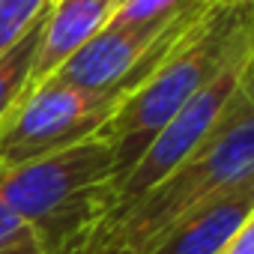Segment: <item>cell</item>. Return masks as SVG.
Masks as SVG:
<instances>
[{
  "instance_id": "cell-1",
  "label": "cell",
  "mask_w": 254,
  "mask_h": 254,
  "mask_svg": "<svg viewBox=\"0 0 254 254\" xmlns=\"http://www.w3.org/2000/svg\"><path fill=\"white\" fill-rule=\"evenodd\" d=\"M0 197L42 254H90L117 209V159L105 135L0 171Z\"/></svg>"
},
{
  "instance_id": "cell-2",
  "label": "cell",
  "mask_w": 254,
  "mask_h": 254,
  "mask_svg": "<svg viewBox=\"0 0 254 254\" xmlns=\"http://www.w3.org/2000/svg\"><path fill=\"white\" fill-rule=\"evenodd\" d=\"M251 39L254 12L203 3L194 21L123 96L105 129L99 132L114 147L117 186L150 147V141L165 129V123L186 102H191L215 78V72Z\"/></svg>"
},
{
  "instance_id": "cell-3",
  "label": "cell",
  "mask_w": 254,
  "mask_h": 254,
  "mask_svg": "<svg viewBox=\"0 0 254 254\" xmlns=\"http://www.w3.org/2000/svg\"><path fill=\"white\" fill-rule=\"evenodd\" d=\"M254 180V54L248 69L197 150L174 168L144 197L114 212L99 239L117 242L132 254H147L174 224L215 197Z\"/></svg>"
},
{
  "instance_id": "cell-4",
  "label": "cell",
  "mask_w": 254,
  "mask_h": 254,
  "mask_svg": "<svg viewBox=\"0 0 254 254\" xmlns=\"http://www.w3.org/2000/svg\"><path fill=\"white\" fill-rule=\"evenodd\" d=\"M123 96V90L87 93L54 78L27 87L0 123V171L99 135Z\"/></svg>"
},
{
  "instance_id": "cell-5",
  "label": "cell",
  "mask_w": 254,
  "mask_h": 254,
  "mask_svg": "<svg viewBox=\"0 0 254 254\" xmlns=\"http://www.w3.org/2000/svg\"><path fill=\"white\" fill-rule=\"evenodd\" d=\"M251 54H254V39L248 45H242L215 72V78L165 123V129L150 141V147L141 153V159L132 165V171L120 180L114 212H120L129 203H135L138 197H144L150 189H156L174 168H180L197 150V144L215 129V123L227 111V105H230V99H233V93L248 69Z\"/></svg>"
},
{
  "instance_id": "cell-6",
  "label": "cell",
  "mask_w": 254,
  "mask_h": 254,
  "mask_svg": "<svg viewBox=\"0 0 254 254\" xmlns=\"http://www.w3.org/2000/svg\"><path fill=\"white\" fill-rule=\"evenodd\" d=\"M203 9V0L165 24H135V27H114L105 24L81 51H75L51 78L87 93H129L150 66L171 48V42L194 21Z\"/></svg>"
},
{
  "instance_id": "cell-7",
  "label": "cell",
  "mask_w": 254,
  "mask_h": 254,
  "mask_svg": "<svg viewBox=\"0 0 254 254\" xmlns=\"http://www.w3.org/2000/svg\"><path fill=\"white\" fill-rule=\"evenodd\" d=\"M114 0H54L45 12L30 84L48 81L75 51H81L114 15Z\"/></svg>"
},
{
  "instance_id": "cell-8",
  "label": "cell",
  "mask_w": 254,
  "mask_h": 254,
  "mask_svg": "<svg viewBox=\"0 0 254 254\" xmlns=\"http://www.w3.org/2000/svg\"><path fill=\"white\" fill-rule=\"evenodd\" d=\"M251 215H254V180L186 215L147 254H218Z\"/></svg>"
},
{
  "instance_id": "cell-9",
  "label": "cell",
  "mask_w": 254,
  "mask_h": 254,
  "mask_svg": "<svg viewBox=\"0 0 254 254\" xmlns=\"http://www.w3.org/2000/svg\"><path fill=\"white\" fill-rule=\"evenodd\" d=\"M42 21L33 24L12 48H6L3 54H0V123H3V117L9 114V108L21 99V93L30 84L33 60H36V51H39Z\"/></svg>"
},
{
  "instance_id": "cell-10",
  "label": "cell",
  "mask_w": 254,
  "mask_h": 254,
  "mask_svg": "<svg viewBox=\"0 0 254 254\" xmlns=\"http://www.w3.org/2000/svg\"><path fill=\"white\" fill-rule=\"evenodd\" d=\"M197 0H123L114 9L111 21L114 27H135V24H165L177 15L189 12Z\"/></svg>"
},
{
  "instance_id": "cell-11",
  "label": "cell",
  "mask_w": 254,
  "mask_h": 254,
  "mask_svg": "<svg viewBox=\"0 0 254 254\" xmlns=\"http://www.w3.org/2000/svg\"><path fill=\"white\" fill-rule=\"evenodd\" d=\"M51 0H0V54L45 18Z\"/></svg>"
},
{
  "instance_id": "cell-12",
  "label": "cell",
  "mask_w": 254,
  "mask_h": 254,
  "mask_svg": "<svg viewBox=\"0 0 254 254\" xmlns=\"http://www.w3.org/2000/svg\"><path fill=\"white\" fill-rule=\"evenodd\" d=\"M36 242L30 227L6 206V200L0 197V251H9V248H21V245H30Z\"/></svg>"
},
{
  "instance_id": "cell-13",
  "label": "cell",
  "mask_w": 254,
  "mask_h": 254,
  "mask_svg": "<svg viewBox=\"0 0 254 254\" xmlns=\"http://www.w3.org/2000/svg\"><path fill=\"white\" fill-rule=\"evenodd\" d=\"M218 254H254V215L227 239V245Z\"/></svg>"
},
{
  "instance_id": "cell-14",
  "label": "cell",
  "mask_w": 254,
  "mask_h": 254,
  "mask_svg": "<svg viewBox=\"0 0 254 254\" xmlns=\"http://www.w3.org/2000/svg\"><path fill=\"white\" fill-rule=\"evenodd\" d=\"M209 6H224V9H242V12H254V0H203Z\"/></svg>"
},
{
  "instance_id": "cell-15",
  "label": "cell",
  "mask_w": 254,
  "mask_h": 254,
  "mask_svg": "<svg viewBox=\"0 0 254 254\" xmlns=\"http://www.w3.org/2000/svg\"><path fill=\"white\" fill-rule=\"evenodd\" d=\"M90 254H132L129 248H123V245H117V242H108V239H99L96 245H93V251Z\"/></svg>"
},
{
  "instance_id": "cell-16",
  "label": "cell",
  "mask_w": 254,
  "mask_h": 254,
  "mask_svg": "<svg viewBox=\"0 0 254 254\" xmlns=\"http://www.w3.org/2000/svg\"><path fill=\"white\" fill-rule=\"evenodd\" d=\"M0 254H42V251H39V245H36V242H30V245H21V248H9V251H0Z\"/></svg>"
},
{
  "instance_id": "cell-17",
  "label": "cell",
  "mask_w": 254,
  "mask_h": 254,
  "mask_svg": "<svg viewBox=\"0 0 254 254\" xmlns=\"http://www.w3.org/2000/svg\"><path fill=\"white\" fill-rule=\"evenodd\" d=\"M114 3H117V6H120V3H123V0H114Z\"/></svg>"
},
{
  "instance_id": "cell-18",
  "label": "cell",
  "mask_w": 254,
  "mask_h": 254,
  "mask_svg": "<svg viewBox=\"0 0 254 254\" xmlns=\"http://www.w3.org/2000/svg\"><path fill=\"white\" fill-rule=\"evenodd\" d=\"M51 3H54V0H51Z\"/></svg>"
}]
</instances>
